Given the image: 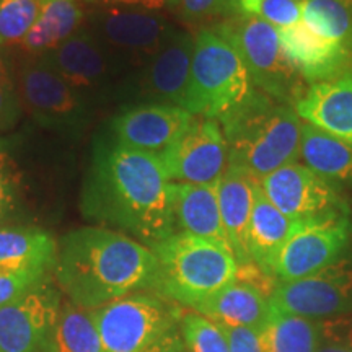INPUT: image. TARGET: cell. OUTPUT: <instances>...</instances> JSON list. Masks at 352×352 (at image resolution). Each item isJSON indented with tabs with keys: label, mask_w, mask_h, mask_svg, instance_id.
Wrapping results in <instances>:
<instances>
[{
	"label": "cell",
	"mask_w": 352,
	"mask_h": 352,
	"mask_svg": "<svg viewBox=\"0 0 352 352\" xmlns=\"http://www.w3.org/2000/svg\"><path fill=\"white\" fill-rule=\"evenodd\" d=\"M0 46H3V41H2V39H0Z\"/></svg>",
	"instance_id": "7bdbcfd3"
},
{
	"label": "cell",
	"mask_w": 352,
	"mask_h": 352,
	"mask_svg": "<svg viewBox=\"0 0 352 352\" xmlns=\"http://www.w3.org/2000/svg\"><path fill=\"white\" fill-rule=\"evenodd\" d=\"M195 36L176 30L144 65L140 96L155 104L184 107L191 74Z\"/></svg>",
	"instance_id": "e0dca14e"
},
{
	"label": "cell",
	"mask_w": 352,
	"mask_h": 352,
	"mask_svg": "<svg viewBox=\"0 0 352 352\" xmlns=\"http://www.w3.org/2000/svg\"><path fill=\"white\" fill-rule=\"evenodd\" d=\"M85 2H88V3H95V6H96V3H98L100 0H85Z\"/></svg>",
	"instance_id": "b9f144b4"
},
{
	"label": "cell",
	"mask_w": 352,
	"mask_h": 352,
	"mask_svg": "<svg viewBox=\"0 0 352 352\" xmlns=\"http://www.w3.org/2000/svg\"><path fill=\"white\" fill-rule=\"evenodd\" d=\"M228 165L263 182L300 155L302 120L292 107L256 90L252 98L222 121Z\"/></svg>",
	"instance_id": "3957f363"
},
{
	"label": "cell",
	"mask_w": 352,
	"mask_h": 352,
	"mask_svg": "<svg viewBox=\"0 0 352 352\" xmlns=\"http://www.w3.org/2000/svg\"><path fill=\"white\" fill-rule=\"evenodd\" d=\"M300 223L280 212L264 195L261 184L254 188V202L248 230H246V250L253 264L271 276V267L283 246ZM272 277V276H271Z\"/></svg>",
	"instance_id": "603a6c76"
},
{
	"label": "cell",
	"mask_w": 352,
	"mask_h": 352,
	"mask_svg": "<svg viewBox=\"0 0 352 352\" xmlns=\"http://www.w3.org/2000/svg\"><path fill=\"white\" fill-rule=\"evenodd\" d=\"M16 88L21 104L46 129L77 135L90 122V104L43 57L20 65Z\"/></svg>",
	"instance_id": "ba28073f"
},
{
	"label": "cell",
	"mask_w": 352,
	"mask_h": 352,
	"mask_svg": "<svg viewBox=\"0 0 352 352\" xmlns=\"http://www.w3.org/2000/svg\"><path fill=\"white\" fill-rule=\"evenodd\" d=\"M261 336L264 352H316L318 321L274 308Z\"/></svg>",
	"instance_id": "4316f807"
},
{
	"label": "cell",
	"mask_w": 352,
	"mask_h": 352,
	"mask_svg": "<svg viewBox=\"0 0 352 352\" xmlns=\"http://www.w3.org/2000/svg\"><path fill=\"white\" fill-rule=\"evenodd\" d=\"M69 302L96 310L118 298L152 290L157 258L152 248L107 227H80L60 239L54 266Z\"/></svg>",
	"instance_id": "7a4b0ae2"
},
{
	"label": "cell",
	"mask_w": 352,
	"mask_h": 352,
	"mask_svg": "<svg viewBox=\"0 0 352 352\" xmlns=\"http://www.w3.org/2000/svg\"><path fill=\"white\" fill-rule=\"evenodd\" d=\"M171 191L176 232L199 236L230 248L220 215L217 183H173Z\"/></svg>",
	"instance_id": "44dd1931"
},
{
	"label": "cell",
	"mask_w": 352,
	"mask_h": 352,
	"mask_svg": "<svg viewBox=\"0 0 352 352\" xmlns=\"http://www.w3.org/2000/svg\"><path fill=\"white\" fill-rule=\"evenodd\" d=\"M227 336L228 352H264L261 331L252 328L220 324Z\"/></svg>",
	"instance_id": "74e56055"
},
{
	"label": "cell",
	"mask_w": 352,
	"mask_h": 352,
	"mask_svg": "<svg viewBox=\"0 0 352 352\" xmlns=\"http://www.w3.org/2000/svg\"><path fill=\"white\" fill-rule=\"evenodd\" d=\"M351 235V215L300 223L272 263V279L284 284L316 274L341 258Z\"/></svg>",
	"instance_id": "30bf717a"
},
{
	"label": "cell",
	"mask_w": 352,
	"mask_h": 352,
	"mask_svg": "<svg viewBox=\"0 0 352 352\" xmlns=\"http://www.w3.org/2000/svg\"><path fill=\"white\" fill-rule=\"evenodd\" d=\"M318 321V346L338 352H352V314L321 318Z\"/></svg>",
	"instance_id": "836d02e7"
},
{
	"label": "cell",
	"mask_w": 352,
	"mask_h": 352,
	"mask_svg": "<svg viewBox=\"0 0 352 352\" xmlns=\"http://www.w3.org/2000/svg\"><path fill=\"white\" fill-rule=\"evenodd\" d=\"M178 16L189 25H199L212 19L232 16L228 0H179Z\"/></svg>",
	"instance_id": "8d00e7d4"
},
{
	"label": "cell",
	"mask_w": 352,
	"mask_h": 352,
	"mask_svg": "<svg viewBox=\"0 0 352 352\" xmlns=\"http://www.w3.org/2000/svg\"><path fill=\"white\" fill-rule=\"evenodd\" d=\"M210 28L235 47L256 90L294 107L303 82L280 47L279 30L254 15H232Z\"/></svg>",
	"instance_id": "8992f818"
},
{
	"label": "cell",
	"mask_w": 352,
	"mask_h": 352,
	"mask_svg": "<svg viewBox=\"0 0 352 352\" xmlns=\"http://www.w3.org/2000/svg\"><path fill=\"white\" fill-rule=\"evenodd\" d=\"M270 300L277 310L311 320L352 314V256L305 279L277 284Z\"/></svg>",
	"instance_id": "4fadbf2b"
},
{
	"label": "cell",
	"mask_w": 352,
	"mask_h": 352,
	"mask_svg": "<svg viewBox=\"0 0 352 352\" xmlns=\"http://www.w3.org/2000/svg\"><path fill=\"white\" fill-rule=\"evenodd\" d=\"M157 258L152 292L195 310L239 276L232 250L215 241L175 232L151 246Z\"/></svg>",
	"instance_id": "277c9868"
},
{
	"label": "cell",
	"mask_w": 352,
	"mask_h": 352,
	"mask_svg": "<svg viewBox=\"0 0 352 352\" xmlns=\"http://www.w3.org/2000/svg\"><path fill=\"white\" fill-rule=\"evenodd\" d=\"M303 165L336 188H352V145L316 127L302 124L300 155Z\"/></svg>",
	"instance_id": "484cf974"
},
{
	"label": "cell",
	"mask_w": 352,
	"mask_h": 352,
	"mask_svg": "<svg viewBox=\"0 0 352 352\" xmlns=\"http://www.w3.org/2000/svg\"><path fill=\"white\" fill-rule=\"evenodd\" d=\"M59 352H103L98 329L90 310H83L72 302L60 308L57 328Z\"/></svg>",
	"instance_id": "f1b7e54d"
},
{
	"label": "cell",
	"mask_w": 352,
	"mask_h": 352,
	"mask_svg": "<svg viewBox=\"0 0 352 352\" xmlns=\"http://www.w3.org/2000/svg\"><path fill=\"white\" fill-rule=\"evenodd\" d=\"M171 186L158 155L103 142L88 171L82 210L151 248L176 232Z\"/></svg>",
	"instance_id": "6da1fadb"
},
{
	"label": "cell",
	"mask_w": 352,
	"mask_h": 352,
	"mask_svg": "<svg viewBox=\"0 0 352 352\" xmlns=\"http://www.w3.org/2000/svg\"><path fill=\"white\" fill-rule=\"evenodd\" d=\"M147 352H186L183 346L182 334H179V328L171 331L170 334H166L164 340L158 341L157 344Z\"/></svg>",
	"instance_id": "ab89813d"
},
{
	"label": "cell",
	"mask_w": 352,
	"mask_h": 352,
	"mask_svg": "<svg viewBox=\"0 0 352 352\" xmlns=\"http://www.w3.org/2000/svg\"><path fill=\"white\" fill-rule=\"evenodd\" d=\"M20 114L21 100L19 88L6 63L0 59V131L12 129L19 122Z\"/></svg>",
	"instance_id": "d590c367"
},
{
	"label": "cell",
	"mask_w": 352,
	"mask_h": 352,
	"mask_svg": "<svg viewBox=\"0 0 352 352\" xmlns=\"http://www.w3.org/2000/svg\"><path fill=\"white\" fill-rule=\"evenodd\" d=\"M85 21L77 0H41V10L30 33L16 44L28 57H41L76 34Z\"/></svg>",
	"instance_id": "cb8c5ba5"
},
{
	"label": "cell",
	"mask_w": 352,
	"mask_h": 352,
	"mask_svg": "<svg viewBox=\"0 0 352 352\" xmlns=\"http://www.w3.org/2000/svg\"><path fill=\"white\" fill-rule=\"evenodd\" d=\"M175 183L215 184L228 168V145L219 121L196 118L160 155Z\"/></svg>",
	"instance_id": "5bb4252c"
},
{
	"label": "cell",
	"mask_w": 352,
	"mask_h": 352,
	"mask_svg": "<svg viewBox=\"0 0 352 352\" xmlns=\"http://www.w3.org/2000/svg\"><path fill=\"white\" fill-rule=\"evenodd\" d=\"M254 88L235 47L210 26L195 34L184 109L196 118L222 121L252 98Z\"/></svg>",
	"instance_id": "5b68a950"
},
{
	"label": "cell",
	"mask_w": 352,
	"mask_h": 352,
	"mask_svg": "<svg viewBox=\"0 0 352 352\" xmlns=\"http://www.w3.org/2000/svg\"><path fill=\"white\" fill-rule=\"evenodd\" d=\"M195 116L173 104L142 103L111 121L113 142L160 157L191 124Z\"/></svg>",
	"instance_id": "2e32d148"
},
{
	"label": "cell",
	"mask_w": 352,
	"mask_h": 352,
	"mask_svg": "<svg viewBox=\"0 0 352 352\" xmlns=\"http://www.w3.org/2000/svg\"><path fill=\"white\" fill-rule=\"evenodd\" d=\"M279 39L285 57L310 85L346 77L352 67L351 52L320 38L303 21L292 28L279 30Z\"/></svg>",
	"instance_id": "ac0fdd59"
},
{
	"label": "cell",
	"mask_w": 352,
	"mask_h": 352,
	"mask_svg": "<svg viewBox=\"0 0 352 352\" xmlns=\"http://www.w3.org/2000/svg\"><path fill=\"white\" fill-rule=\"evenodd\" d=\"M292 108L305 124L352 145V77L311 83Z\"/></svg>",
	"instance_id": "d6986e66"
},
{
	"label": "cell",
	"mask_w": 352,
	"mask_h": 352,
	"mask_svg": "<svg viewBox=\"0 0 352 352\" xmlns=\"http://www.w3.org/2000/svg\"><path fill=\"white\" fill-rule=\"evenodd\" d=\"M103 352H147L179 328L182 308L155 292H135L91 310Z\"/></svg>",
	"instance_id": "52a82bcc"
},
{
	"label": "cell",
	"mask_w": 352,
	"mask_h": 352,
	"mask_svg": "<svg viewBox=\"0 0 352 352\" xmlns=\"http://www.w3.org/2000/svg\"><path fill=\"white\" fill-rule=\"evenodd\" d=\"M20 176L10 153L0 145V226L13 219L20 208Z\"/></svg>",
	"instance_id": "d6a6232c"
},
{
	"label": "cell",
	"mask_w": 352,
	"mask_h": 352,
	"mask_svg": "<svg viewBox=\"0 0 352 352\" xmlns=\"http://www.w3.org/2000/svg\"><path fill=\"white\" fill-rule=\"evenodd\" d=\"M41 0H0V39L19 44L36 21Z\"/></svg>",
	"instance_id": "4dcf8cb0"
},
{
	"label": "cell",
	"mask_w": 352,
	"mask_h": 352,
	"mask_svg": "<svg viewBox=\"0 0 352 352\" xmlns=\"http://www.w3.org/2000/svg\"><path fill=\"white\" fill-rule=\"evenodd\" d=\"M41 57L90 107L107 98L116 63L85 25Z\"/></svg>",
	"instance_id": "9a60e30c"
},
{
	"label": "cell",
	"mask_w": 352,
	"mask_h": 352,
	"mask_svg": "<svg viewBox=\"0 0 352 352\" xmlns=\"http://www.w3.org/2000/svg\"><path fill=\"white\" fill-rule=\"evenodd\" d=\"M63 296L52 280L0 308V352H59Z\"/></svg>",
	"instance_id": "8fae6325"
},
{
	"label": "cell",
	"mask_w": 352,
	"mask_h": 352,
	"mask_svg": "<svg viewBox=\"0 0 352 352\" xmlns=\"http://www.w3.org/2000/svg\"><path fill=\"white\" fill-rule=\"evenodd\" d=\"M302 21L352 54V0H300Z\"/></svg>",
	"instance_id": "83f0119b"
},
{
	"label": "cell",
	"mask_w": 352,
	"mask_h": 352,
	"mask_svg": "<svg viewBox=\"0 0 352 352\" xmlns=\"http://www.w3.org/2000/svg\"><path fill=\"white\" fill-rule=\"evenodd\" d=\"M96 6H114V7H131L140 8V10L160 12L165 8L176 10L179 6V0H100Z\"/></svg>",
	"instance_id": "f35d334b"
},
{
	"label": "cell",
	"mask_w": 352,
	"mask_h": 352,
	"mask_svg": "<svg viewBox=\"0 0 352 352\" xmlns=\"http://www.w3.org/2000/svg\"><path fill=\"white\" fill-rule=\"evenodd\" d=\"M195 311L226 327H241L263 331L274 311V307L263 290L236 277L233 283L206 298L201 305L195 308Z\"/></svg>",
	"instance_id": "ffe728a7"
},
{
	"label": "cell",
	"mask_w": 352,
	"mask_h": 352,
	"mask_svg": "<svg viewBox=\"0 0 352 352\" xmlns=\"http://www.w3.org/2000/svg\"><path fill=\"white\" fill-rule=\"evenodd\" d=\"M263 0H228L232 15H256Z\"/></svg>",
	"instance_id": "60d3db41"
},
{
	"label": "cell",
	"mask_w": 352,
	"mask_h": 352,
	"mask_svg": "<svg viewBox=\"0 0 352 352\" xmlns=\"http://www.w3.org/2000/svg\"><path fill=\"white\" fill-rule=\"evenodd\" d=\"M54 236L36 227H0V270L54 271Z\"/></svg>",
	"instance_id": "d4e9b609"
},
{
	"label": "cell",
	"mask_w": 352,
	"mask_h": 352,
	"mask_svg": "<svg viewBox=\"0 0 352 352\" xmlns=\"http://www.w3.org/2000/svg\"><path fill=\"white\" fill-rule=\"evenodd\" d=\"M254 16H259L277 30L292 28L302 23V2L300 0H263Z\"/></svg>",
	"instance_id": "e575fe53"
},
{
	"label": "cell",
	"mask_w": 352,
	"mask_h": 352,
	"mask_svg": "<svg viewBox=\"0 0 352 352\" xmlns=\"http://www.w3.org/2000/svg\"><path fill=\"white\" fill-rule=\"evenodd\" d=\"M259 184L267 199L285 217L298 223L334 215H351L349 206L340 195V188L297 162L267 175Z\"/></svg>",
	"instance_id": "7c38bea8"
},
{
	"label": "cell",
	"mask_w": 352,
	"mask_h": 352,
	"mask_svg": "<svg viewBox=\"0 0 352 352\" xmlns=\"http://www.w3.org/2000/svg\"><path fill=\"white\" fill-rule=\"evenodd\" d=\"M87 28L116 63V57L147 63L176 32L160 12L98 6L87 16Z\"/></svg>",
	"instance_id": "9c48e42d"
},
{
	"label": "cell",
	"mask_w": 352,
	"mask_h": 352,
	"mask_svg": "<svg viewBox=\"0 0 352 352\" xmlns=\"http://www.w3.org/2000/svg\"><path fill=\"white\" fill-rule=\"evenodd\" d=\"M179 334L186 352H228L227 336L222 327L197 311L183 314Z\"/></svg>",
	"instance_id": "f546056e"
},
{
	"label": "cell",
	"mask_w": 352,
	"mask_h": 352,
	"mask_svg": "<svg viewBox=\"0 0 352 352\" xmlns=\"http://www.w3.org/2000/svg\"><path fill=\"white\" fill-rule=\"evenodd\" d=\"M52 271L0 270V308L10 305L51 279Z\"/></svg>",
	"instance_id": "1f68e13d"
},
{
	"label": "cell",
	"mask_w": 352,
	"mask_h": 352,
	"mask_svg": "<svg viewBox=\"0 0 352 352\" xmlns=\"http://www.w3.org/2000/svg\"><path fill=\"white\" fill-rule=\"evenodd\" d=\"M256 179L236 166H230L217 182V197L228 245L239 266L252 264L246 250V230L252 217Z\"/></svg>",
	"instance_id": "7402d4cb"
}]
</instances>
